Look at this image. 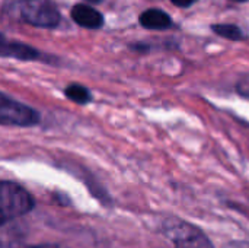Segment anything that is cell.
Here are the masks:
<instances>
[{"mask_svg": "<svg viewBox=\"0 0 249 248\" xmlns=\"http://www.w3.org/2000/svg\"><path fill=\"white\" fill-rule=\"evenodd\" d=\"M0 121L4 126L31 127L39 123V114L34 108L9 98L6 94L0 96Z\"/></svg>", "mask_w": 249, "mask_h": 248, "instance_id": "3", "label": "cell"}, {"mask_svg": "<svg viewBox=\"0 0 249 248\" xmlns=\"http://www.w3.org/2000/svg\"><path fill=\"white\" fill-rule=\"evenodd\" d=\"M213 32H216L217 35L223 37V38H228V39H233V41H239L244 38V34L242 31L236 26V25H232V23H216L212 26Z\"/></svg>", "mask_w": 249, "mask_h": 248, "instance_id": "9", "label": "cell"}, {"mask_svg": "<svg viewBox=\"0 0 249 248\" xmlns=\"http://www.w3.org/2000/svg\"><path fill=\"white\" fill-rule=\"evenodd\" d=\"M130 48L139 53H147L150 50L149 44H143V42H136V44H130Z\"/></svg>", "mask_w": 249, "mask_h": 248, "instance_id": "10", "label": "cell"}, {"mask_svg": "<svg viewBox=\"0 0 249 248\" xmlns=\"http://www.w3.org/2000/svg\"><path fill=\"white\" fill-rule=\"evenodd\" d=\"M25 248H66L64 246L60 244H53V243H47V244H36V246H29Z\"/></svg>", "mask_w": 249, "mask_h": 248, "instance_id": "13", "label": "cell"}, {"mask_svg": "<svg viewBox=\"0 0 249 248\" xmlns=\"http://www.w3.org/2000/svg\"><path fill=\"white\" fill-rule=\"evenodd\" d=\"M35 208L32 196L18 183L3 181L0 186V209L1 222L6 224L12 219L29 213Z\"/></svg>", "mask_w": 249, "mask_h": 248, "instance_id": "1", "label": "cell"}, {"mask_svg": "<svg viewBox=\"0 0 249 248\" xmlns=\"http://www.w3.org/2000/svg\"><path fill=\"white\" fill-rule=\"evenodd\" d=\"M20 18L38 28H55L60 22V12L51 0H23Z\"/></svg>", "mask_w": 249, "mask_h": 248, "instance_id": "2", "label": "cell"}, {"mask_svg": "<svg viewBox=\"0 0 249 248\" xmlns=\"http://www.w3.org/2000/svg\"><path fill=\"white\" fill-rule=\"evenodd\" d=\"M225 248H249L248 241H233V243H229Z\"/></svg>", "mask_w": 249, "mask_h": 248, "instance_id": "12", "label": "cell"}, {"mask_svg": "<svg viewBox=\"0 0 249 248\" xmlns=\"http://www.w3.org/2000/svg\"><path fill=\"white\" fill-rule=\"evenodd\" d=\"M66 96L80 105L89 104L92 101V95H90L89 89L82 85H76V83L66 88Z\"/></svg>", "mask_w": 249, "mask_h": 248, "instance_id": "8", "label": "cell"}, {"mask_svg": "<svg viewBox=\"0 0 249 248\" xmlns=\"http://www.w3.org/2000/svg\"><path fill=\"white\" fill-rule=\"evenodd\" d=\"M168 234L175 248H214L200 228L184 221H175L168 228Z\"/></svg>", "mask_w": 249, "mask_h": 248, "instance_id": "4", "label": "cell"}, {"mask_svg": "<svg viewBox=\"0 0 249 248\" xmlns=\"http://www.w3.org/2000/svg\"><path fill=\"white\" fill-rule=\"evenodd\" d=\"M71 18L77 25L89 29H98L104 25V16L92 6L82 3L71 9Z\"/></svg>", "mask_w": 249, "mask_h": 248, "instance_id": "5", "label": "cell"}, {"mask_svg": "<svg viewBox=\"0 0 249 248\" xmlns=\"http://www.w3.org/2000/svg\"><path fill=\"white\" fill-rule=\"evenodd\" d=\"M1 56L3 57H13L18 60L29 61V60H36L41 54L38 50H35L31 45L22 44V42H6L3 41L1 44Z\"/></svg>", "mask_w": 249, "mask_h": 248, "instance_id": "6", "label": "cell"}, {"mask_svg": "<svg viewBox=\"0 0 249 248\" xmlns=\"http://www.w3.org/2000/svg\"><path fill=\"white\" fill-rule=\"evenodd\" d=\"M233 1H247V0H233Z\"/></svg>", "mask_w": 249, "mask_h": 248, "instance_id": "15", "label": "cell"}, {"mask_svg": "<svg viewBox=\"0 0 249 248\" xmlns=\"http://www.w3.org/2000/svg\"><path fill=\"white\" fill-rule=\"evenodd\" d=\"M140 23L142 26L147 29H168L172 26V19L171 16L160 10V9H149L140 15Z\"/></svg>", "mask_w": 249, "mask_h": 248, "instance_id": "7", "label": "cell"}, {"mask_svg": "<svg viewBox=\"0 0 249 248\" xmlns=\"http://www.w3.org/2000/svg\"><path fill=\"white\" fill-rule=\"evenodd\" d=\"M85 1H89V3H102V0H85Z\"/></svg>", "mask_w": 249, "mask_h": 248, "instance_id": "14", "label": "cell"}, {"mask_svg": "<svg viewBox=\"0 0 249 248\" xmlns=\"http://www.w3.org/2000/svg\"><path fill=\"white\" fill-rule=\"evenodd\" d=\"M175 6H178V7H190V6H193L197 0H171Z\"/></svg>", "mask_w": 249, "mask_h": 248, "instance_id": "11", "label": "cell"}]
</instances>
